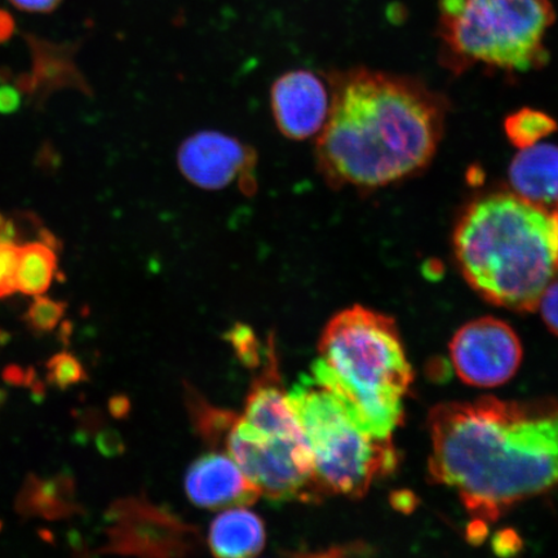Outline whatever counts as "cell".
Listing matches in <instances>:
<instances>
[{
	"instance_id": "cell-5",
	"label": "cell",
	"mask_w": 558,
	"mask_h": 558,
	"mask_svg": "<svg viewBox=\"0 0 558 558\" xmlns=\"http://www.w3.org/2000/svg\"><path fill=\"white\" fill-rule=\"evenodd\" d=\"M288 396L308 441L323 497L362 498L376 480L395 471L399 457L392 437L366 428L330 389L302 376Z\"/></svg>"
},
{
	"instance_id": "cell-20",
	"label": "cell",
	"mask_w": 558,
	"mask_h": 558,
	"mask_svg": "<svg viewBox=\"0 0 558 558\" xmlns=\"http://www.w3.org/2000/svg\"><path fill=\"white\" fill-rule=\"evenodd\" d=\"M48 372H50L52 383L61 388L72 386L83 378V368L80 362L66 353L54 355L48 364Z\"/></svg>"
},
{
	"instance_id": "cell-22",
	"label": "cell",
	"mask_w": 558,
	"mask_h": 558,
	"mask_svg": "<svg viewBox=\"0 0 558 558\" xmlns=\"http://www.w3.org/2000/svg\"><path fill=\"white\" fill-rule=\"evenodd\" d=\"M538 308L548 329L558 335V279H554L544 290Z\"/></svg>"
},
{
	"instance_id": "cell-13",
	"label": "cell",
	"mask_w": 558,
	"mask_h": 558,
	"mask_svg": "<svg viewBox=\"0 0 558 558\" xmlns=\"http://www.w3.org/2000/svg\"><path fill=\"white\" fill-rule=\"evenodd\" d=\"M185 490L195 506L207 509L247 507L262 497L234 460L219 450L195 460L186 472Z\"/></svg>"
},
{
	"instance_id": "cell-4",
	"label": "cell",
	"mask_w": 558,
	"mask_h": 558,
	"mask_svg": "<svg viewBox=\"0 0 558 558\" xmlns=\"http://www.w3.org/2000/svg\"><path fill=\"white\" fill-rule=\"evenodd\" d=\"M318 353L312 378L347 402L375 435L392 437L413 381L395 320L354 305L327 324Z\"/></svg>"
},
{
	"instance_id": "cell-10",
	"label": "cell",
	"mask_w": 558,
	"mask_h": 558,
	"mask_svg": "<svg viewBox=\"0 0 558 558\" xmlns=\"http://www.w3.org/2000/svg\"><path fill=\"white\" fill-rule=\"evenodd\" d=\"M178 166L191 184L205 191L236 185L243 194L257 190V155L241 140L219 131H201L184 140Z\"/></svg>"
},
{
	"instance_id": "cell-21",
	"label": "cell",
	"mask_w": 558,
	"mask_h": 558,
	"mask_svg": "<svg viewBox=\"0 0 558 558\" xmlns=\"http://www.w3.org/2000/svg\"><path fill=\"white\" fill-rule=\"evenodd\" d=\"M229 340L243 364L250 367L260 364L259 344L247 326L236 325L233 330H230Z\"/></svg>"
},
{
	"instance_id": "cell-18",
	"label": "cell",
	"mask_w": 558,
	"mask_h": 558,
	"mask_svg": "<svg viewBox=\"0 0 558 558\" xmlns=\"http://www.w3.org/2000/svg\"><path fill=\"white\" fill-rule=\"evenodd\" d=\"M17 253L19 246L12 241V228L0 219V298L16 291Z\"/></svg>"
},
{
	"instance_id": "cell-17",
	"label": "cell",
	"mask_w": 558,
	"mask_h": 558,
	"mask_svg": "<svg viewBox=\"0 0 558 558\" xmlns=\"http://www.w3.org/2000/svg\"><path fill=\"white\" fill-rule=\"evenodd\" d=\"M557 123L542 111L522 109L506 121V134L513 145L520 149L538 144L542 138L553 134Z\"/></svg>"
},
{
	"instance_id": "cell-16",
	"label": "cell",
	"mask_w": 558,
	"mask_h": 558,
	"mask_svg": "<svg viewBox=\"0 0 558 558\" xmlns=\"http://www.w3.org/2000/svg\"><path fill=\"white\" fill-rule=\"evenodd\" d=\"M58 259L54 251L45 243L33 242L19 246L15 271L16 291L39 296L50 288Z\"/></svg>"
},
{
	"instance_id": "cell-6",
	"label": "cell",
	"mask_w": 558,
	"mask_h": 558,
	"mask_svg": "<svg viewBox=\"0 0 558 558\" xmlns=\"http://www.w3.org/2000/svg\"><path fill=\"white\" fill-rule=\"evenodd\" d=\"M441 35L453 65L527 72L548 54L543 40L556 19L549 0H441Z\"/></svg>"
},
{
	"instance_id": "cell-2",
	"label": "cell",
	"mask_w": 558,
	"mask_h": 558,
	"mask_svg": "<svg viewBox=\"0 0 558 558\" xmlns=\"http://www.w3.org/2000/svg\"><path fill=\"white\" fill-rule=\"evenodd\" d=\"M329 117L317 138L332 187L374 190L427 166L444 132V104L413 81L367 69L329 75Z\"/></svg>"
},
{
	"instance_id": "cell-15",
	"label": "cell",
	"mask_w": 558,
	"mask_h": 558,
	"mask_svg": "<svg viewBox=\"0 0 558 558\" xmlns=\"http://www.w3.org/2000/svg\"><path fill=\"white\" fill-rule=\"evenodd\" d=\"M267 541L262 519L244 507L222 509L208 533V548L218 557H253Z\"/></svg>"
},
{
	"instance_id": "cell-25",
	"label": "cell",
	"mask_w": 558,
	"mask_h": 558,
	"mask_svg": "<svg viewBox=\"0 0 558 558\" xmlns=\"http://www.w3.org/2000/svg\"><path fill=\"white\" fill-rule=\"evenodd\" d=\"M13 33H15V21L10 12L0 10V44L10 40Z\"/></svg>"
},
{
	"instance_id": "cell-26",
	"label": "cell",
	"mask_w": 558,
	"mask_h": 558,
	"mask_svg": "<svg viewBox=\"0 0 558 558\" xmlns=\"http://www.w3.org/2000/svg\"><path fill=\"white\" fill-rule=\"evenodd\" d=\"M387 15L392 23H402L408 16L407 7L400 2H393L388 5Z\"/></svg>"
},
{
	"instance_id": "cell-1",
	"label": "cell",
	"mask_w": 558,
	"mask_h": 558,
	"mask_svg": "<svg viewBox=\"0 0 558 558\" xmlns=\"http://www.w3.org/2000/svg\"><path fill=\"white\" fill-rule=\"evenodd\" d=\"M429 473L483 522L558 487V402L483 397L428 417Z\"/></svg>"
},
{
	"instance_id": "cell-8",
	"label": "cell",
	"mask_w": 558,
	"mask_h": 558,
	"mask_svg": "<svg viewBox=\"0 0 558 558\" xmlns=\"http://www.w3.org/2000/svg\"><path fill=\"white\" fill-rule=\"evenodd\" d=\"M111 553L136 556H185L197 554L202 539L166 509L143 498L124 499L111 511Z\"/></svg>"
},
{
	"instance_id": "cell-9",
	"label": "cell",
	"mask_w": 558,
	"mask_h": 558,
	"mask_svg": "<svg viewBox=\"0 0 558 558\" xmlns=\"http://www.w3.org/2000/svg\"><path fill=\"white\" fill-rule=\"evenodd\" d=\"M450 355L460 379L474 387L492 388L507 383L518 372L522 347L512 327L485 317L472 320L456 333Z\"/></svg>"
},
{
	"instance_id": "cell-23",
	"label": "cell",
	"mask_w": 558,
	"mask_h": 558,
	"mask_svg": "<svg viewBox=\"0 0 558 558\" xmlns=\"http://www.w3.org/2000/svg\"><path fill=\"white\" fill-rule=\"evenodd\" d=\"M10 2L21 11L48 13L58 9L62 0H10Z\"/></svg>"
},
{
	"instance_id": "cell-12",
	"label": "cell",
	"mask_w": 558,
	"mask_h": 558,
	"mask_svg": "<svg viewBox=\"0 0 558 558\" xmlns=\"http://www.w3.org/2000/svg\"><path fill=\"white\" fill-rule=\"evenodd\" d=\"M241 415L265 436L281 441L308 442L283 388L274 337L268 339L262 373L251 384Z\"/></svg>"
},
{
	"instance_id": "cell-19",
	"label": "cell",
	"mask_w": 558,
	"mask_h": 558,
	"mask_svg": "<svg viewBox=\"0 0 558 558\" xmlns=\"http://www.w3.org/2000/svg\"><path fill=\"white\" fill-rule=\"evenodd\" d=\"M64 316V305L46 298H37L31 306L29 320L35 330L51 331Z\"/></svg>"
},
{
	"instance_id": "cell-27",
	"label": "cell",
	"mask_w": 558,
	"mask_h": 558,
	"mask_svg": "<svg viewBox=\"0 0 558 558\" xmlns=\"http://www.w3.org/2000/svg\"><path fill=\"white\" fill-rule=\"evenodd\" d=\"M554 218H555L557 230H558V206L556 208V211L554 213Z\"/></svg>"
},
{
	"instance_id": "cell-14",
	"label": "cell",
	"mask_w": 558,
	"mask_h": 558,
	"mask_svg": "<svg viewBox=\"0 0 558 558\" xmlns=\"http://www.w3.org/2000/svg\"><path fill=\"white\" fill-rule=\"evenodd\" d=\"M515 195L535 206H558V146L535 144L521 149L509 169Z\"/></svg>"
},
{
	"instance_id": "cell-11",
	"label": "cell",
	"mask_w": 558,
	"mask_h": 558,
	"mask_svg": "<svg viewBox=\"0 0 558 558\" xmlns=\"http://www.w3.org/2000/svg\"><path fill=\"white\" fill-rule=\"evenodd\" d=\"M270 107L279 132L300 142L323 131L330 111L329 93L310 70H291L271 86Z\"/></svg>"
},
{
	"instance_id": "cell-3",
	"label": "cell",
	"mask_w": 558,
	"mask_h": 558,
	"mask_svg": "<svg viewBox=\"0 0 558 558\" xmlns=\"http://www.w3.org/2000/svg\"><path fill=\"white\" fill-rule=\"evenodd\" d=\"M466 282L495 305L515 312L538 308L558 275L554 214L513 194L474 201L453 234Z\"/></svg>"
},
{
	"instance_id": "cell-24",
	"label": "cell",
	"mask_w": 558,
	"mask_h": 558,
	"mask_svg": "<svg viewBox=\"0 0 558 558\" xmlns=\"http://www.w3.org/2000/svg\"><path fill=\"white\" fill-rule=\"evenodd\" d=\"M20 102L21 97L15 88L10 86L0 87V113H13L20 107Z\"/></svg>"
},
{
	"instance_id": "cell-7",
	"label": "cell",
	"mask_w": 558,
	"mask_h": 558,
	"mask_svg": "<svg viewBox=\"0 0 558 558\" xmlns=\"http://www.w3.org/2000/svg\"><path fill=\"white\" fill-rule=\"evenodd\" d=\"M186 408L199 437L213 450L228 453L262 497L306 504L324 498L314 478L308 442L265 436L242 415L214 407L191 387L186 389Z\"/></svg>"
}]
</instances>
